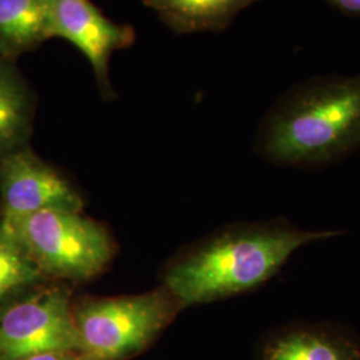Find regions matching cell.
<instances>
[{"instance_id":"cell-1","label":"cell","mask_w":360,"mask_h":360,"mask_svg":"<svg viewBox=\"0 0 360 360\" xmlns=\"http://www.w3.org/2000/svg\"><path fill=\"white\" fill-rule=\"evenodd\" d=\"M343 233L304 230L284 217L235 224L178 257L165 287L181 309L245 294L271 281L299 248Z\"/></svg>"},{"instance_id":"cell-2","label":"cell","mask_w":360,"mask_h":360,"mask_svg":"<svg viewBox=\"0 0 360 360\" xmlns=\"http://www.w3.org/2000/svg\"><path fill=\"white\" fill-rule=\"evenodd\" d=\"M359 150L360 74L296 84L274 103L257 132V154L282 167L321 169Z\"/></svg>"},{"instance_id":"cell-3","label":"cell","mask_w":360,"mask_h":360,"mask_svg":"<svg viewBox=\"0 0 360 360\" xmlns=\"http://www.w3.org/2000/svg\"><path fill=\"white\" fill-rule=\"evenodd\" d=\"M180 307L163 285L141 295L87 299L74 306L80 352L90 360H123L142 351Z\"/></svg>"},{"instance_id":"cell-4","label":"cell","mask_w":360,"mask_h":360,"mask_svg":"<svg viewBox=\"0 0 360 360\" xmlns=\"http://www.w3.org/2000/svg\"><path fill=\"white\" fill-rule=\"evenodd\" d=\"M10 235L46 278L90 279L102 272L114 251L103 226L77 211H39L22 220Z\"/></svg>"},{"instance_id":"cell-5","label":"cell","mask_w":360,"mask_h":360,"mask_svg":"<svg viewBox=\"0 0 360 360\" xmlns=\"http://www.w3.org/2000/svg\"><path fill=\"white\" fill-rule=\"evenodd\" d=\"M80 351L71 294L63 285L35 288L0 315V360Z\"/></svg>"},{"instance_id":"cell-6","label":"cell","mask_w":360,"mask_h":360,"mask_svg":"<svg viewBox=\"0 0 360 360\" xmlns=\"http://www.w3.org/2000/svg\"><path fill=\"white\" fill-rule=\"evenodd\" d=\"M0 230L7 233L39 211L80 212L83 207L71 183L27 146L0 158Z\"/></svg>"},{"instance_id":"cell-7","label":"cell","mask_w":360,"mask_h":360,"mask_svg":"<svg viewBox=\"0 0 360 360\" xmlns=\"http://www.w3.org/2000/svg\"><path fill=\"white\" fill-rule=\"evenodd\" d=\"M49 37L65 39L83 52L102 95L114 98L110 59L135 43L134 27L112 22L91 0H50Z\"/></svg>"},{"instance_id":"cell-8","label":"cell","mask_w":360,"mask_h":360,"mask_svg":"<svg viewBox=\"0 0 360 360\" xmlns=\"http://www.w3.org/2000/svg\"><path fill=\"white\" fill-rule=\"evenodd\" d=\"M260 360H360V336L340 323H285L267 335Z\"/></svg>"},{"instance_id":"cell-9","label":"cell","mask_w":360,"mask_h":360,"mask_svg":"<svg viewBox=\"0 0 360 360\" xmlns=\"http://www.w3.org/2000/svg\"><path fill=\"white\" fill-rule=\"evenodd\" d=\"M35 95L15 62L0 59V158L22 147L30 138Z\"/></svg>"},{"instance_id":"cell-10","label":"cell","mask_w":360,"mask_h":360,"mask_svg":"<svg viewBox=\"0 0 360 360\" xmlns=\"http://www.w3.org/2000/svg\"><path fill=\"white\" fill-rule=\"evenodd\" d=\"M259 0H143L176 34L221 32Z\"/></svg>"},{"instance_id":"cell-11","label":"cell","mask_w":360,"mask_h":360,"mask_svg":"<svg viewBox=\"0 0 360 360\" xmlns=\"http://www.w3.org/2000/svg\"><path fill=\"white\" fill-rule=\"evenodd\" d=\"M50 0H0V59L15 62L49 37Z\"/></svg>"},{"instance_id":"cell-12","label":"cell","mask_w":360,"mask_h":360,"mask_svg":"<svg viewBox=\"0 0 360 360\" xmlns=\"http://www.w3.org/2000/svg\"><path fill=\"white\" fill-rule=\"evenodd\" d=\"M44 279L13 235L0 230V315Z\"/></svg>"},{"instance_id":"cell-13","label":"cell","mask_w":360,"mask_h":360,"mask_svg":"<svg viewBox=\"0 0 360 360\" xmlns=\"http://www.w3.org/2000/svg\"><path fill=\"white\" fill-rule=\"evenodd\" d=\"M22 360H90L86 355H83L80 351H52L44 352L34 356H28Z\"/></svg>"},{"instance_id":"cell-14","label":"cell","mask_w":360,"mask_h":360,"mask_svg":"<svg viewBox=\"0 0 360 360\" xmlns=\"http://www.w3.org/2000/svg\"><path fill=\"white\" fill-rule=\"evenodd\" d=\"M340 13L360 18V0H327Z\"/></svg>"}]
</instances>
